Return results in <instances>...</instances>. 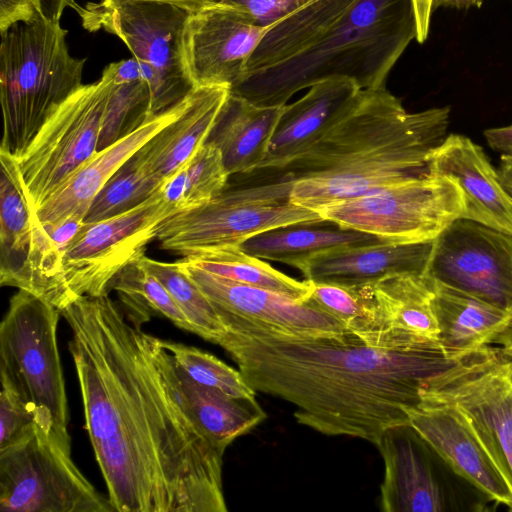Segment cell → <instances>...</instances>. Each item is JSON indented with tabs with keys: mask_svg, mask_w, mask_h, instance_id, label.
<instances>
[{
	"mask_svg": "<svg viewBox=\"0 0 512 512\" xmlns=\"http://www.w3.org/2000/svg\"><path fill=\"white\" fill-rule=\"evenodd\" d=\"M230 92L225 85L195 87L178 116L132 157L136 165L163 184L207 142Z\"/></svg>",
	"mask_w": 512,
	"mask_h": 512,
	"instance_id": "cell-22",
	"label": "cell"
},
{
	"mask_svg": "<svg viewBox=\"0 0 512 512\" xmlns=\"http://www.w3.org/2000/svg\"><path fill=\"white\" fill-rule=\"evenodd\" d=\"M409 423L452 470L490 501L512 510V490L494 460L454 407L423 399L407 411Z\"/></svg>",
	"mask_w": 512,
	"mask_h": 512,
	"instance_id": "cell-19",
	"label": "cell"
},
{
	"mask_svg": "<svg viewBox=\"0 0 512 512\" xmlns=\"http://www.w3.org/2000/svg\"><path fill=\"white\" fill-rule=\"evenodd\" d=\"M317 212L324 220L386 242L414 243L435 240L463 218L465 200L455 181L430 172L322 206Z\"/></svg>",
	"mask_w": 512,
	"mask_h": 512,
	"instance_id": "cell-10",
	"label": "cell"
},
{
	"mask_svg": "<svg viewBox=\"0 0 512 512\" xmlns=\"http://www.w3.org/2000/svg\"><path fill=\"white\" fill-rule=\"evenodd\" d=\"M246 184L210 201L177 210L157 227L161 247L183 257L230 245L289 224L323 220L290 200L292 178L282 170H254Z\"/></svg>",
	"mask_w": 512,
	"mask_h": 512,
	"instance_id": "cell-6",
	"label": "cell"
},
{
	"mask_svg": "<svg viewBox=\"0 0 512 512\" xmlns=\"http://www.w3.org/2000/svg\"><path fill=\"white\" fill-rule=\"evenodd\" d=\"M362 91L350 79L328 78L284 105L266 156L256 170L283 169L307 152L356 104Z\"/></svg>",
	"mask_w": 512,
	"mask_h": 512,
	"instance_id": "cell-20",
	"label": "cell"
},
{
	"mask_svg": "<svg viewBox=\"0 0 512 512\" xmlns=\"http://www.w3.org/2000/svg\"><path fill=\"white\" fill-rule=\"evenodd\" d=\"M449 120V107L409 113L386 87L363 90L317 143L280 169L293 180L290 200L317 211L427 175Z\"/></svg>",
	"mask_w": 512,
	"mask_h": 512,
	"instance_id": "cell-3",
	"label": "cell"
},
{
	"mask_svg": "<svg viewBox=\"0 0 512 512\" xmlns=\"http://www.w3.org/2000/svg\"><path fill=\"white\" fill-rule=\"evenodd\" d=\"M175 211L159 189L125 213L83 222L63 252L57 308L80 296L108 294L116 274L144 254L146 245L156 239L160 222Z\"/></svg>",
	"mask_w": 512,
	"mask_h": 512,
	"instance_id": "cell-12",
	"label": "cell"
},
{
	"mask_svg": "<svg viewBox=\"0 0 512 512\" xmlns=\"http://www.w3.org/2000/svg\"><path fill=\"white\" fill-rule=\"evenodd\" d=\"M283 108L258 106L230 92L207 140L219 148L230 176L259 167Z\"/></svg>",
	"mask_w": 512,
	"mask_h": 512,
	"instance_id": "cell-25",
	"label": "cell"
},
{
	"mask_svg": "<svg viewBox=\"0 0 512 512\" xmlns=\"http://www.w3.org/2000/svg\"><path fill=\"white\" fill-rule=\"evenodd\" d=\"M162 344L194 381L235 397H255L256 391L240 370L196 347L167 340H162Z\"/></svg>",
	"mask_w": 512,
	"mask_h": 512,
	"instance_id": "cell-37",
	"label": "cell"
},
{
	"mask_svg": "<svg viewBox=\"0 0 512 512\" xmlns=\"http://www.w3.org/2000/svg\"><path fill=\"white\" fill-rule=\"evenodd\" d=\"M161 185L131 158L96 194L84 222H98L125 213L149 199Z\"/></svg>",
	"mask_w": 512,
	"mask_h": 512,
	"instance_id": "cell-36",
	"label": "cell"
},
{
	"mask_svg": "<svg viewBox=\"0 0 512 512\" xmlns=\"http://www.w3.org/2000/svg\"><path fill=\"white\" fill-rule=\"evenodd\" d=\"M429 171L460 187L463 218L512 235V196L482 147L464 135L449 134L432 154Z\"/></svg>",
	"mask_w": 512,
	"mask_h": 512,
	"instance_id": "cell-21",
	"label": "cell"
},
{
	"mask_svg": "<svg viewBox=\"0 0 512 512\" xmlns=\"http://www.w3.org/2000/svg\"><path fill=\"white\" fill-rule=\"evenodd\" d=\"M307 301L337 318L349 333L367 344L370 332L369 311L358 285L312 282V291Z\"/></svg>",
	"mask_w": 512,
	"mask_h": 512,
	"instance_id": "cell-38",
	"label": "cell"
},
{
	"mask_svg": "<svg viewBox=\"0 0 512 512\" xmlns=\"http://www.w3.org/2000/svg\"><path fill=\"white\" fill-rule=\"evenodd\" d=\"M182 259L208 273L279 293L298 302L306 301L312 291L311 281L291 278L260 258L246 253L239 245L215 248Z\"/></svg>",
	"mask_w": 512,
	"mask_h": 512,
	"instance_id": "cell-31",
	"label": "cell"
},
{
	"mask_svg": "<svg viewBox=\"0 0 512 512\" xmlns=\"http://www.w3.org/2000/svg\"><path fill=\"white\" fill-rule=\"evenodd\" d=\"M353 2L309 0L277 21L249 58L245 76L282 62L311 45Z\"/></svg>",
	"mask_w": 512,
	"mask_h": 512,
	"instance_id": "cell-30",
	"label": "cell"
},
{
	"mask_svg": "<svg viewBox=\"0 0 512 512\" xmlns=\"http://www.w3.org/2000/svg\"><path fill=\"white\" fill-rule=\"evenodd\" d=\"M140 256L116 274L109 291H117L127 307H136V310L150 309L163 315L177 327L192 332L182 310L159 279L145 268Z\"/></svg>",
	"mask_w": 512,
	"mask_h": 512,
	"instance_id": "cell-35",
	"label": "cell"
},
{
	"mask_svg": "<svg viewBox=\"0 0 512 512\" xmlns=\"http://www.w3.org/2000/svg\"><path fill=\"white\" fill-rule=\"evenodd\" d=\"M484 136L493 150L502 154H512V124L485 130Z\"/></svg>",
	"mask_w": 512,
	"mask_h": 512,
	"instance_id": "cell-42",
	"label": "cell"
},
{
	"mask_svg": "<svg viewBox=\"0 0 512 512\" xmlns=\"http://www.w3.org/2000/svg\"><path fill=\"white\" fill-rule=\"evenodd\" d=\"M43 16L42 0H0V34L19 22Z\"/></svg>",
	"mask_w": 512,
	"mask_h": 512,
	"instance_id": "cell-41",
	"label": "cell"
},
{
	"mask_svg": "<svg viewBox=\"0 0 512 512\" xmlns=\"http://www.w3.org/2000/svg\"><path fill=\"white\" fill-rule=\"evenodd\" d=\"M59 20L40 16L1 34L0 153L18 159L46 119L82 86L86 59L73 57Z\"/></svg>",
	"mask_w": 512,
	"mask_h": 512,
	"instance_id": "cell-5",
	"label": "cell"
},
{
	"mask_svg": "<svg viewBox=\"0 0 512 512\" xmlns=\"http://www.w3.org/2000/svg\"><path fill=\"white\" fill-rule=\"evenodd\" d=\"M1 512H113L71 457V440L38 421L0 450Z\"/></svg>",
	"mask_w": 512,
	"mask_h": 512,
	"instance_id": "cell-8",
	"label": "cell"
},
{
	"mask_svg": "<svg viewBox=\"0 0 512 512\" xmlns=\"http://www.w3.org/2000/svg\"><path fill=\"white\" fill-rule=\"evenodd\" d=\"M426 275L512 314V235L456 219L434 240Z\"/></svg>",
	"mask_w": 512,
	"mask_h": 512,
	"instance_id": "cell-15",
	"label": "cell"
},
{
	"mask_svg": "<svg viewBox=\"0 0 512 512\" xmlns=\"http://www.w3.org/2000/svg\"><path fill=\"white\" fill-rule=\"evenodd\" d=\"M497 171L503 186L512 195V154H502Z\"/></svg>",
	"mask_w": 512,
	"mask_h": 512,
	"instance_id": "cell-46",
	"label": "cell"
},
{
	"mask_svg": "<svg viewBox=\"0 0 512 512\" xmlns=\"http://www.w3.org/2000/svg\"><path fill=\"white\" fill-rule=\"evenodd\" d=\"M193 10L167 2H135L108 9L88 3L77 12L83 27L104 29L131 51L147 80L153 118L181 102L194 88L184 59L183 38Z\"/></svg>",
	"mask_w": 512,
	"mask_h": 512,
	"instance_id": "cell-9",
	"label": "cell"
},
{
	"mask_svg": "<svg viewBox=\"0 0 512 512\" xmlns=\"http://www.w3.org/2000/svg\"><path fill=\"white\" fill-rule=\"evenodd\" d=\"M0 284L31 291L32 210L16 159L0 153Z\"/></svg>",
	"mask_w": 512,
	"mask_h": 512,
	"instance_id": "cell-27",
	"label": "cell"
},
{
	"mask_svg": "<svg viewBox=\"0 0 512 512\" xmlns=\"http://www.w3.org/2000/svg\"><path fill=\"white\" fill-rule=\"evenodd\" d=\"M176 370L188 406L202 429L225 449L247 434L267 414L255 397H235L194 381L176 363Z\"/></svg>",
	"mask_w": 512,
	"mask_h": 512,
	"instance_id": "cell-29",
	"label": "cell"
},
{
	"mask_svg": "<svg viewBox=\"0 0 512 512\" xmlns=\"http://www.w3.org/2000/svg\"><path fill=\"white\" fill-rule=\"evenodd\" d=\"M434 240L378 242L341 247L318 254L299 269L306 280L364 285L395 274H426Z\"/></svg>",
	"mask_w": 512,
	"mask_h": 512,
	"instance_id": "cell-24",
	"label": "cell"
},
{
	"mask_svg": "<svg viewBox=\"0 0 512 512\" xmlns=\"http://www.w3.org/2000/svg\"><path fill=\"white\" fill-rule=\"evenodd\" d=\"M417 37L412 0H354L311 45L251 72L231 92L258 106H283L297 92L334 77L362 90L386 87L387 77Z\"/></svg>",
	"mask_w": 512,
	"mask_h": 512,
	"instance_id": "cell-4",
	"label": "cell"
},
{
	"mask_svg": "<svg viewBox=\"0 0 512 512\" xmlns=\"http://www.w3.org/2000/svg\"><path fill=\"white\" fill-rule=\"evenodd\" d=\"M421 398L462 414L512 490V359L489 346L471 352L431 380Z\"/></svg>",
	"mask_w": 512,
	"mask_h": 512,
	"instance_id": "cell-14",
	"label": "cell"
},
{
	"mask_svg": "<svg viewBox=\"0 0 512 512\" xmlns=\"http://www.w3.org/2000/svg\"><path fill=\"white\" fill-rule=\"evenodd\" d=\"M358 286L369 311L367 345L398 348L438 341L433 285L426 274H395Z\"/></svg>",
	"mask_w": 512,
	"mask_h": 512,
	"instance_id": "cell-18",
	"label": "cell"
},
{
	"mask_svg": "<svg viewBox=\"0 0 512 512\" xmlns=\"http://www.w3.org/2000/svg\"><path fill=\"white\" fill-rule=\"evenodd\" d=\"M415 10L417 37L419 43H424L428 37L433 0H412Z\"/></svg>",
	"mask_w": 512,
	"mask_h": 512,
	"instance_id": "cell-43",
	"label": "cell"
},
{
	"mask_svg": "<svg viewBox=\"0 0 512 512\" xmlns=\"http://www.w3.org/2000/svg\"><path fill=\"white\" fill-rule=\"evenodd\" d=\"M148 1L172 3V4L187 7L193 11L200 8L205 3V0H100V2H98L96 4L103 8L113 9V8H117V7L129 4V3L148 2Z\"/></svg>",
	"mask_w": 512,
	"mask_h": 512,
	"instance_id": "cell-44",
	"label": "cell"
},
{
	"mask_svg": "<svg viewBox=\"0 0 512 512\" xmlns=\"http://www.w3.org/2000/svg\"><path fill=\"white\" fill-rule=\"evenodd\" d=\"M67 7L74 9L76 12L80 9L75 0H42L43 16L50 20H60Z\"/></svg>",
	"mask_w": 512,
	"mask_h": 512,
	"instance_id": "cell-45",
	"label": "cell"
},
{
	"mask_svg": "<svg viewBox=\"0 0 512 512\" xmlns=\"http://www.w3.org/2000/svg\"><path fill=\"white\" fill-rule=\"evenodd\" d=\"M500 344V352L507 358L512 359V325L496 340Z\"/></svg>",
	"mask_w": 512,
	"mask_h": 512,
	"instance_id": "cell-48",
	"label": "cell"
},
{
	"mask_svg": "<svg viewBox=\"0 0 512 512\" xmlns=\"http://www.w3.org/2000/svg\"><path fill=\"white\" fill-rule=\"evenodd\" d=\"M98 150L133 132L150 118V87L135 57L113 62Z\"/></svg>",
	"mask_w": 512,
	"mask_h": 512,
	"instance_id": "cell-32",
	"label": "cell"
},
{
	"mask_svg": "<svg viewBox=\"0 0 512 512\" xmlns=\"http://www.w3.org/2000/svg\"><path fill=\"white\" fill-rule=\"evenodd\" d=\"M85 426L117 512H226L225 449L193 416L162 339L130 324L108 294L60 309Z\"/></svg>",
	"mask_w": 512,
	"mask_h": 512,
	"instance_id": "cell-1",
	"label": "cell"
},
{
	"mask_svg": "<svg viewBox=\"0 0 512 512\" xmlns=\"http://www.w3.org/2000/svg\"><path fill=\"white\" fill-rule=\"evenodd\" d=\"M216 344L255 391L293 404L299 424L373 445L389 427L409 423L428 383L466 356L433 340L379 348L351 333L298 336L248 325L227 326Z\"/></svg>",
	"mask_w": 512,
	"mask_h": 512,
	"instance_id": "cell-2",
	"label": "cell"
},
{
	"mask_svg": "<svg viewBox=\"0 0 512 512\" xmlns=\"http://www.w3.org/2000/svg\"><path fill=\"white\" fill-rule=\"evenodd\" d=\"M38 421L40 419L32 408L12 390L1 386L0 450L25 436Z\"/></svg>",
	"mask_w": 512,
	"mask_h": 512,
	"instance_id": "cell-39",
	"label": "cell"
},
{
	"mask_svg": "<svg viewBox=\"0 0 512 512\" xmlns=\"http://www.w3.org/2000/svg\"><path fill=\"white\" fill-rule=\"evenodd\" d=\"M212 303L225 328L248 325L298 336L344 337L342 322L307 300L241 284L178 261Z\"/></svg>",
	"mask_w": 512,
	"mask_h": 512,
	"instance_id": "cell-16",
	"label": "cell"
},
{
	"mask_svg": "<svg viewBox=\"0 0 512 512\" xmlns=\"http://www.w3.org/2000/svg\"><path fill=\"white\" fill-rule=\"evenodd\" d=\"M140 260L171 294L186 316L192 333L216 344L226 332V328L210 300L184 271L180 263L157 261L145 254L140 256Z\"/></svg>",
	"mask_w": 512,
	"mask_h": 512,
	"instance_id": "cell-34",
	"label": "cell"
},
{
	"mask_svg": "<svg viewBox=\"0 0 512 512\" xmlns=\"http://www.w3.org/2000/svg\"><path fill=\"white\" fill-rule=\"evenodd\" d=\"M374 446L384 462L382 511H475L490 501L456 474L410 423L389 427Z\"/></svg>",
	"mask_w": 512,
	"mask_h": 512,
	"instance_id": "cell-13",
	"label": "cell"
},
{
	"mask_svg": "<svg viewBox=\"0 0 512 512\" xmlns=\"http://www.w3.org/2000/svg\"><path fill=\"white\" fill-rule=\"evenodd\" d=\"M112 76L110 63L97 82L83 85L46 119L16 159L32 212L98 151Z\"/></svg>",
	"mask_w": 512,
	"mask_h": 512,
	"instance_id": "cell-11",
	"label": "cell"
},
{
	"mask_svg": "<svg viewBox=\"0 0 512 512\" xmlns=\"http://www.w3.org/2000/svg\"><path fill=\"white\" fill-rule=\"evenodd\" d=\"M309 0H205L204 4L232 8L253 23L268 27Z\"/></svg>",
	"mask_w": 512,
	"mask_h": 512,
	"instance_id": "cell-40",
	"label": "cell"
},
{
	"mask_svg": "<svg viewBox=\"0 0 512 512\" xmlns=\"http://www.w3.org/2000/svg\"><path fill=\"white\" fill-rule=\"evenodd\" d=\"M229 177L219 148L207 141L160 190L177 211L210 201L227 188Z\"/></svg>",
	"mask_w": 512,
	"mask_h": 512,
	"instance_id": "cell-33",
	"label": "cell"
},
{
	"mask_svg": "<svg viewBox=\"0 0 512 512\" xmlns=\"http://www.w3.org/2000/svg\"><path fill=\"white\" fill-rule=\"evenodd\" d=\"M382 241L374 235L323 219L273 228L244 240L239 247L257 258L300 269L306 261L323 252Z\"/></svg>",
	"mask_w": 512,
	"mask_h": 512,
	"instance_id": "cell-28",
	"label": "cell"
},
{
	"mask_svg": "<svg viewBox=\"0 0 512 512\" xmlns=\"http://www.w3.org/2000/svg\"><path fill=\"white\" fill-rule=\"evenodd\" d=\"M432 285L438 342L449 354L463 356L489 346L512 325V314L436 281Z\"/></svg>",
	"mask_w": 512,
	"mask_h": 512,
	"instance_id": "cell-26",
	"label": "cell"
},
{
	"mask_svg": "<svg viewBox=\"0 0 512 512\" xmlns=\"http://www.w3.org/2000/svg\"><path fill=\"white\" fill-rule=\"evenodd\" d=\"M184 99L113 144L98 150L32 212L33 220L39 224H58L70 217L84 220L92 200L103 185L158 131L178 116Z\"/></svg>",
	"mask_w": 512,
	"mask_h": 512,
	"instance_id": "cell-23",
	"label": "cell"
},
{
	"mask_svg": "<svg viewBox=\"0 0 512 512\" xmlns=\"http://www.w3.org/2000/svg\"><path fill=\"white\" fill-rule=\"evenodd\" d=\"M271 26L256 25L225 6L204 4L192 11L184 30L183 48L194 86L236 87L245 77L249 58Z\"/></svg>",
	"mask_w": 512,
	"mask_h": 512,
	"instance_id": "cell-17",
	"label": "cell"
},
{
	"mask_svg": "<svg viewBox=\"0 0 512 512\" xmlns=\"http://www.w3.org/2000/svg\"><path fill=\"white\" fill-rule=\"evenodd\" d=\"M484 0H433V10L437 8L468 9L480 6Z\"/></svg>",
	"mask_w": 512,
	"mask_h": 512,
	"instance_id": "cell-47",
	"label": "cell"
},
{
	"mask_svg": "<svg viewBox=\"0 0 512 512\" xmlns=\"http://www.w3.org/2000/svg\"><path fill=\"white\" fill-rule=\"evenodd\" d=\"M60 310L44 298L18 289L0 324L1 386L12 390L65 439L68 404L57 324Z\"/></svg>",
	"mask_w": 512,
	"mask_h": 512,
	"instance_id": "cell-7",
	"label": "cell"
}]
</instances>
